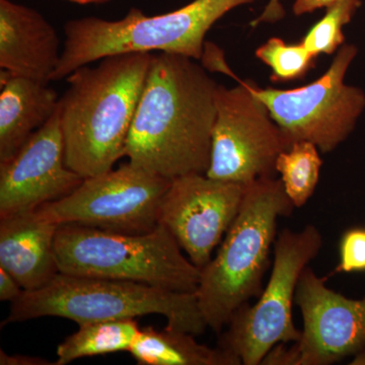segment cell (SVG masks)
Returning <instances> with one entry per match:
<instances>
[{
    "label": "cell",
    "mask_w": 365,
    "mask_h": 365,
    "mask_svg": "<svg viewBox=\"0 0 365 365\" xmlns=\"http://www.w3.org/2000/svg\"><path fill=\"white\" fill-rule=\"evenodd\" d=\"M256 56L272 69L273 81H295L304 78L317 57L300 44H287L280 38H271L259 47Z\"/></svg>",
    "instance_id": "21"
},
{
    "label": "cell",
    "mask_w": 365,
    "mask_h": 365,
    "mask_svg": "<svg viewBox=\"0 0 365 365\" xmlns=\"http://www.w3.org/2000/svg\"><path fill=\"white\" fill-rule=\"evenodd\" d=\"M58 227L41 207L0 217V267L26 292L44 287L60 273L55 254Z\"/></svg>",
    "instance_id": "15"
},
{
    "label": "cell",
    "mask_w": 365,
    "mask_h": 365,
    "mask_svg": "<svg viewBox=\"0 0 365 365\" xmlns=\"http://www.w3.org/2000/svg\"><path fill=\"white\" fill-rule=\"evenodd\" d=\"M220 71L232 76L239 86L232 88L218 86L206 176L244 186L262 178L275 177L277 158L289 148L284 134L245 81L223 64Z\"/></svg>",
    "instance_id": "9"
},
{
    "label": "cell",
    "mask_w": 365,
    "mask_h": 365,
    "mask_svg": "<svg viewBox=\"0 0 365 365\" xmlns=\"http://www.w3.org/2000/svg\"><path fill=\"white\" fill-rule=\"evenodd\" d=\"M61 53L58 34L43 14L11 0H0L1 69L48 83Z\"/></svg>",
    "instance_id": "14"
},
{
    "label": "cell",
    "mask_w": 365,
    "mask_h": 365,
    "mask_svg": "<svg viewBox=\"0 0 365 365\" xmlns=\"http://www.w3.org/2000/svg\"><path fill=\"white\" fill-rule=\"evenodd\" d=\"M196 337L168 326L144 327L129 353L140 365H242L232 353L200 344Z\"/></svg>",
    "instance_id": "17"
},
{
    "label": "cell",
    "mask_w": 365,
    "mask_h": 365,
    "mask_svg": "<svg viewBox=\"0 0 365 365\" xmlns=\"http://www.w3.org/2000/svg\"><path fill=\"white\" fill-rule=\"evenodd\" d=\"M294 304L302 316L299 340L287 348L288 365H332L365 350V297L348 299L311 267L300 275Z\"/></svg>",
    "instance_id": "12"
},
{
    "label": "cell",
    "mask_w": 365,
    "mask_h": 365,
    "mask_svg": "<svg viewBox=\"0 0 365 365\" xmlns=\"http://www.w3.org/2000/svg\"><path fill=\"white\" fill-rule=\"evenodd\" d=\"M365 271V230L352 228L343 235L340 242V262L335 273Z\"/></svg>",
    "instance_id": "22"
},
{
    "label": "cell",
    "mask_w": 365,
    "mask_h": 365,
    "mask_svg": "<svg viewBox=\"0 0 365 365\" xmlns=\"http://www.w3.org/2000/svg\"><path fill=\"white\" fill-rule=\"evenodd\" d=\"M338 0H295L294 11L297 16L313 13L322 7H328Z\"/></svg>",
    "instance_id": "26"
},
{
    "label": "cell",
    "mask_w": 365,
    "mask_h": 365,
    "mask_svg": "<svg viewBox=\"0 0 365 365\" xmlns=\"http://www.w3.org/2000/svg\"><path fill=\"white\" fill-rule=\"evenodd\" d=\"M20 283L4 268L0 267V300L14 302L23 294Z\"/></svg>",
    "instance_id": "23"
},
{
    "label": "cell",
    "mask_w": 365,
    "mask_h": 365,
    "mask_svg": "<svg viewBox=\"0 0 365 365\" xmlns=\"http://www.w3.org/2000/svg\"><path fill=\"white\" fill-rule=\"evenodd\" d=\"M0 163L7 162L58 108L56 91L35 79L1 69Z\"/></svg>",
    "instance_id": "16"
},
{
    "label": "cell",
    "mask_w": 365,
    "mask_h": 365,
    "mask_svg": "<svg viewBox=\"0 0 365 365\" xmlns=\"http://www.w3.org/2000/svg\"><path fill=\"white\" fill-rule=\"evenodd\" d=\"M284 14V9H283L282 4H280V0H270L261 16L252 21L251 25L257 26L262 23H275V21L283 19Z\"/></svg>",
    "instance_id": "25"
},
{
    "label": "cell",
    "mask_w": 365,
    "mask_h": 365,
    "mask_svg": "<svg viewBox=\"0 0 365 365\" xmlns=\"http://www.w3.org/2000/svg\"><path fill=\"white\" fill-rule=\"evenodd\" d=\"M83 178L67 167L58 108L20 150L0 163V217L35 210L63 198Z\"/></svg>",
    "instance_id": "13"
},
{
    "label": "cell",
    "mask_w": 365,
    "mask_h": 365,
    "mask_svg": "<svg viewBox=\"0 0 365 365\" xmlns=\"http://www.w3.org/2000/svg\"><path fill=\"white\" fill-rule=\"evenodd\" d=\"M360 6V0L334 2L327 7L324 18L313 26L300 43L316 57L321 54H333L344 45L343 26L350 23Z\"/></svg>",
    "instance_id": "20"
},
{
    "label": "cell",
    "mask_w": 365,
    "mask_h": 365,
    "mask_svg": "<svg viewBox=\"0 0 365 365\" xmlns=\"http://www.w3.org/2000/svg\"><path fill=\"white\" fill-rule=\"evenodd\" d=\"M139 331L134 319L78 324V330L57 347L55 365L68 364L85 357L130 352Z\"/></svg>",
    "instance_id": "18"
},
{
    "label": "cell",
    "mask_w": 365,
    "mask_h": 365,
    "mask_svg": "<svg viewBox=\"0 0 365 365\" xmlns=\"http://www.w3.org/2000/svg\"><path fill=\"white\" fill-rule=\"evenodd\" d=\"M153 54L124 53L85 66L67 78L59 98L67 167L86 179L126 157L127 141Z\"/></svg>",
    "instance_id": "2"
},
{
    "label": "cell",
    "mask_w": 365,
    "mask_h": 365,
    "mask_svg": "<svg viewBox=\"0 0 365 365\" xmlns=\"http://www.w3.org/2000/svg\"><path fill=\"white\" fill-rule=\"evenodd\" d=\"M0 364L1 365H55V361L41 359V357L28 356V355H9L0 350Z\"/></svg>",
    "instance_id": "24"
},
{
    "label": "cell",
    "mask_w": 365,
    "mask_h": 365,
    "mask_svg": "<svg viewBox=\"0 0 365 365\" xmlns=\"http://www.w3.org/2000/svg\"><path fill=\"white\" fill-rule=\"evenodd\" d=\"M218 86L195 59L153 54L127 141L129 162L169 180L206 175Z\"/></svg>",
    "instance_id": "1"
},
{
    "label": "cell",
    "mask_w": 365,
    "mask_h": 365,
    "mask_svg": "<svg viewBox=\"0 0 365 365\" xmlns=\"http://www.w3.org/2000/svg\"><path fill=\"white\" fill-rule=\"evenodd\" d=\"M254 0H194L170 13L146 16L132 7L124 18L86 16L64 26L63 51L52 81L111 55L165 52L195 60L203 57L206 34L225 14Z\"/></svg>",
    "instance_id": "4"
},
{
    "label": "cell",
    "mask_w": 365,
    "mask_h": 365,
    "mask_svg": "<svg viewBox=\"0 0 365 365\" xmlns=\"http://www.w3.org/2000/svg\"><path fill=\"white\" fill-rule=\"evenodd\" d=\"M59 272L143 283L195 294L201 278L169 230L160 225L144 234H121L61 225L55 237Z\"/></svg>",
    "instance_id": "6"
},
{
    "label": "cell",
    "mask_w": 365,
    "mask_h": 365,
    "mask_svg": "<svg viewBox=\"0 0 365 365\" xmlns=\"http://www.w3.org/2000/svg\"><path fill=\"white\" fill-rule=\"evenodd\" d=\"M280 179L262 178L247 185L237 217L216 256L201 270L195 294L204 321L222 333L235 312L260 297L277 222L294 209Z\"/></svg>",
    "instance_id": "3"
},
{
    "label": "cell",
    "mask_w": 365,
    "mask_h": 365,
    "mask_svg": "<svg viewBox=\"0 0 365 365\" xmlns=\"http://www.w3.org/2000/svg\"><path fill=\"white\" fill-rule=\"evenodd\" d=\"M356 55L354 45H343L321 78L294 90L245 85L267 107L289 148L309 141L321 153H331L352 133L365 109L364 91L344 81Z\"/></svg>",
    "instance_id": "8"
},
{
    "label": "cell",
    "mask_w": 365,
    "mask_h": 365,
    "mask_svg": "<svg viewBox=\"0 0 365 365\" xmlns=\"http://www.w3.org/2000/svg\"><path fill=\"white\" fill-rule=\"evenodd\" d=\"M245 192L244 185L218 181L206 175L176 178L163 196L158 223L202 270L237 217Z\"/></svg>",
    "instance_id": "11"
},
{
    "label": "cell",
    "mask_w": 365,
    "mask_h": 365,
    "mask_svg": "<svg viewBox=\"0 0 365 365\" xmlns=\"http://www.w3.org/2000/svg\"><path fill=\"white\" fill-rule=\"evenodd\" d=\"M323 160L319 148L309 141H299L282 151L276 162V172L295 208H302L314 195Z\"/></svg>",
    "instance_id": "19"
},
{
    "label": "cell",
    "mask_w": 365,
    "mask_h": 365,
    "mask_svg": "<svg viewBox=\"0 0 365 365\" xmlns=\"http://www.w3.org/2000/svg\"><path fill=\"white\" fill-rule=\"evenodd\" d=\"M160 314L167 326L199 336L208 328L195 294L170 292L143 283L58 273L44 287L11 302L2 326L44 317L83 324Z\"/></svg>",
    "instance_id": "5"
},
{
    "label": "cell",
    "mask_w": 365,
    "mask_h": 365,
    "mask_svg": "<svg viewBox=\"0 0 365 365\" xmlns=\"http://www.w3.org/2000/svg\"><path fill=\"white\" fill-rule=\"evenodd\" d=\"M318 227L285 228L276 237L270 277L256 304L240 307L228 323L218 346L241 360L260 365L272 348L299 340L302 331L292 318L300 275L323 248Z\"/></svg>",
    "instance_id": "7"
},
{
    "label": "cell",
    "mask_w": 365,
    "mask_h": 365,
    "mask_svg": "<svg viewBox=\"0 0 365 365\" xmlns=\"http://www.w3.org/2000/svg\"><path fill=\"white\" fill-rule=\"evenodd\" d=\"M170 182L128 162L86 178L69 195L41 208L59 225L144 234L158 227L160 204Z\"/></svg>",
    "instance_id": "10"
},
{
    "label": "cell",
    "mask_w": 365,
    "mask_h": 365,
    "mask_svg": "<svg viewBox=\"0 0 365 365\" xmlns=\"http://www.w3.org/2000/svg\"><path fill=\"white\" fill-rule=\"evenodd\" d=\"M67 1L78 4H101L111 1V0H67Z\"/></svg>",
    "instance_id": "27"
}]
</instances>
